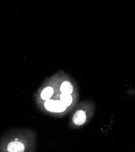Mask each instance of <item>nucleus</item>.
Returning a JSON list of instances; mask_svg holds the SVG:
<instances>
[{
	"label": "nucleus",
	"instance_id": "1",
	"mask_svg": "<svg viewBox=\"0 0 135 152\" xmlns=\"http://www.w3.org/2000/svg\"><path fill=\"white\" fill-rule=\"evenodd\" d=\"M35 132L28 128L14 129L9 132L2 142L1 151L34 152L36 148Z\"/></svg>",
	"mask_w": 135,
	"mask_h": 152
},
{
	"label": "nucleus",
	"instance_id": "5",
	"mask_svg": "<svg viewBox=\"0 0 135 152\" xmlns=\"http://www.w3.org/2000/svg\"><path fill=\"white\" fill-rule=\"evenodd\" d=\"M60 90L61 93L72 94L74 91V86L70 81H65L61 84L60 87Z\"/></svg>",
	"mask_w": 135,
	"mask_h": 152
},
{
	"label": "nucleus",
	"instance_id": "3",
	"mask_svg": "<svg viewBox=\"0 0 135 152\" xmlns=\"http://www.w3.org/2000/svg\"><path fill=\"white\" fill-rule=\"evenodd\" d=\"M87 121L86 113L83 109H78L74 113L71 119V123L77 127L82 126Z\"/></svg>",
	"mask_w": 135,
	"mask_h": 152
},
{
	"label": "nucleus",
	"instance_id": "4",
	"mask_svg": "<svg viewBox=\"0 0 135 152\" xmlns=\"http://www.w3.org/2000/svg\"><path fill=\"white\" fill-rule=\"evenodd\" d=\"M54 94V89L51 86H46L43 88L40 92H37L34 95L35 99H40L41 101H45L52 98Z\"/></svg>",
	"mask_w": 135,
	"mask_h": 152
},
{
	"label": "nucleus",
	"instance_id": "6",
	"mask_svg": "<svg viewBox=\"0 0 135 152\" xmlns=\"http://www.w3.org/2000/svg\"><path fill=\"white\" fill-rule=\"evenodd\" d=\"M60 99L63 102L67 107H69L73 101V98L71 94L66 93H61V94L60 95Z\"/></svg>",
	"mask_w": 135,
	"mask_h": 152
},
{
	"label": "nucleus",
	"instance_id": "2",
	"mask_svg": "<svg viewBox=\"0 0 135 152\" xmlns=\"http://www.w3.org/2000/svg\"><path fill=\"white\" fill-rule=\"evenodd\" d=\"M43 107L49 112L60 113L66 110L67 107L63 103V102L60 99H49L45 101H43Z\"/></svg>",
	"mask_w": 135,
	"mask_h": 152
}]
</instances>
